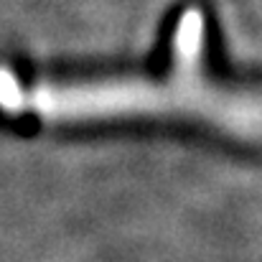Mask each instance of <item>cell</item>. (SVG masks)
Wrapping results in <instances>:
<instances>
[{
    "label": "cell",
    "mask_w": 262,
    "mask_h": 262,
    "mask_svg": "<svg viewBox=\"0 0 262 262\" xmlns=\"http://www.w3.org/2000/svg\"><path fill=\"white\" fill-rule=\"evenodd\" d=\"M206 15L186 8L171 38L166 77L115 74L94 79H23L0 67V112L41 120L193 117L237 135L262 133V99L229 92L206 74Z\"/></svg>",
    "instance_id": "cell-1"
}]
</instances>
